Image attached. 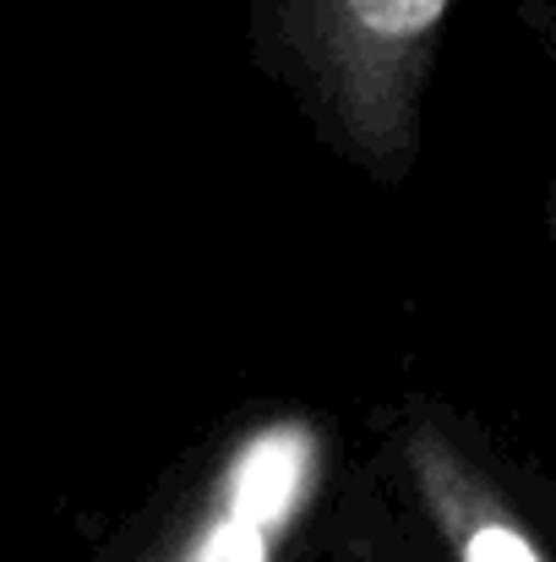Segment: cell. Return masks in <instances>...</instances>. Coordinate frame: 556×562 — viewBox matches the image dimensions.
I'll return each instance as SVG.
<instances>
[{
    "instance_id": "1",
    "label": "cell",
    "mask_w": 556,
    "mask_h": 562,
    "mask_svg": "<svg viewBox=\"0 0 556 562\" xmlns=\"http://www.w3.org/2000/svg\"><path fill=\"white\" fill-rule=\"evenodd\" d=\"M453 0H295V38L344 143L376 176L415 154L420 93Z\"/></svg>"
},
{
    "instance_id": "3",
    "label": "cell",
    "mask_w": 556,
    "mask_h": 562,
    "mask_svg": "<svg viewBox=\"0 0 556 562\" xmlns=\"http://www.w3.org/2000/svg\"><path fill=\"white\" fill-rule=\"evenodd\" d=\"M404 459L420 486V503L431 508L447 552L458 562H546L541 547L530 541V530L519 525V514L502 503V492L431 420L409 426Z\"/></svg>"
},
{
    "instance_id": "2",
    "label": "cell",
    "mask_w": 556,
    "mask_h": 562,
    "mask_svg": "<svg viewBox=\"0 0 556 562\" xmlns=\"http://www.w3.org/2000/svg\"><path fill=\"white\" fill-rule=\"evenodd\" d=\"M328 442L306 415L246 426L148 562H279L322 486Z\"/></svg>"
}]
</instances>
